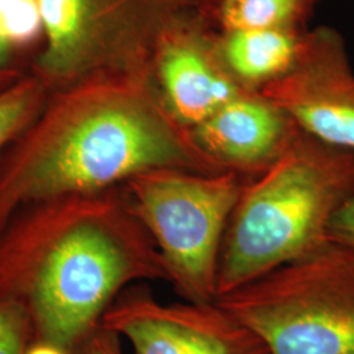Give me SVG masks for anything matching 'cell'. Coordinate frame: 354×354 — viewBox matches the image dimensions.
<instances>
[{
	"mask_svg": "<svg viewBox=\"0 0 354 354\" xmlns=\"http://www.w3.org/2000/svg\"><path fill=\"white\" fill-rule=\"evenodd\" d=\"M45 39L39 0H0V93L35 75Z\"/></svg>",
	"mask_w": 354,
	"mask_h": 354,
	"instance_id": "obj_12",
	"label": "cell"
},
{
	"mask_svg": "<svg viewBox=\"0 0 354 354\" xmlns=\"http://www.w3.org/2000/svg\"><path fill=\"white\" fill-rule=\"evenodd\" d=\"M251 178L158 168L124 184L162 256L168 283L187 302L218 297V268L230 218Z\"/></svg>",
	"mask_w": 354,
	"mask_h": 354,
	"instance_id": "obj_5",
	"label": "cell"
},
{
	"mask_svg": "<svg viewBox=\"0 0 354 354\" xmlns=\"http://www.w3.org/2000/svg\"><path fill=\"white\" fill-rule=\"evenodd\" d=\"M298 129L277 104L244 91L188 131L216 172L253 178L279 159Z\"/></svg>",
	"mask_w": 354,
	"mask_h": 354,
	"instance_id": "obj_10",
	"label": "cell"
},
{
	"mask_svg": "<svg viewBox=\"0 0 354 354\" xmlns=\"http://www.w3.org/2000/svg\"><path fill=\"white\" fill-rule=\"evenodd\" d=\"M215 302L270 354H354V256L332 243Z\"/></svg>",
	"mask_w": 354,
	"mask_h": 354,
	"instance_id": "obj_4",
	"label": "cell"
},
{
	"mask_svg": "<svg viewBox=\"0 0 354 354\" xmlns=\"http://www.w3.org/2000/svg\"><path fill=\"white\" fill-rule=\"evenodd\" d=\"M102 324L134 354H270L266 342L216 302L165 304L145 285L121 291Z\"/></svg>",
	"mask_w": 354,
	"mask_h": 354,
	"instance_id": "obj_7",
	"label": "cell"
},
{
	"mask_svg": "<svg viewBox=\"0 0 354 354\" xmlns=\"http://www.w3.org/2000/svg\"><path fill=\"white\" fill-rule=\"evenodd\" d=\"M150 79L167 111L185 129L247 91L228 73L216 48V32L197 4L180 13L160 35Z\"/></svg>",
	"mask_w": 354,
	"mask_h": 354,
	"instance_id": "obj_9",
	"label": "cell"
},
{
	"mask_svg": "<svg viewBox=\"0 0 354 354\" xmlns=\"http://www.w3.org/2000/svg\"><path fill=\"white\" fill-rule=\"evenodd\" d=\"M353 196L354 151L298 129L241 192L222 244L218 297L326 248L333 215Z\"/></svg>",
	"mask_w": 354,
	"mask_h": 354,
	"instance_id": "obj_3",
	"label": "cell"
},
{
	"mask_svg": "<svg viewBox=\"0 0 354 354\" xmlns=\"http://www.w3.org/2000/svg\"><path fill=\"white\" fill-rule=\"evenodd\" d=\"M307 29L268 28L216 32V48L228 73L241 87L260 92L285 75L295 64Z\"/></svg>",
	"mask_w": 354,
	"mask_h": 354,
	"instance_id": "obj_11",
	"label": "cell"
},
{
	"mask_svg": "<svg viewBox=\"0 0 354 354\" xmlns=\"http://www.w3.org/2000/svg\"><path fill=\"white\" fill-rule=\"evenodd\" d=\"M260 93L306 133L354 151V70L336 29H307L295 64Z\"/></svg>",
	"mask_w": 354,
	"mask_h": 354,
	"instance_id": "obj_8",
	"label": "cell"
},
{
	"mask_svg": "<svg viewBox=\"0 0 354 354\" xmlns=\"http://www.w3.org/2000/svg\"><path fill=\"white\" fill-rule=\"evenodd\" d=\"M319 0H198L197 10L215 32L307 29Z\"/></svg>",
	"mask_w": 354,
	"mask_h": 354,
	"instance_id": "obj_13",
	"label": "cell"
},
{
	"mask_svg": "<svg viewBox=\"0 0 354 354\" xmlns=\"http://www.w3.org/2000/svg\"><path fill=\"white\" fill-rule=\"evenodd\" d=\"M140 281L168 276L124 184L28 203L0 230V302L26 310L35 342L73 349Z\"/></svg>",
	"mask_w": 354,
	"mask_h": 354,
	"instance_id": "obj_1",
	"label": "cell"
},
{
	"mask_svg": "<svg viewBox=\"0 0 354 354\" xmlns=\"http://www.w3.org/2000/svg\"><path fill=\"white\" fill-rule=\"evenodd\" d=\"M39 3L46 39L35 75L55 91L99 79H150L160 35L197 0Z\"/></svg>",
	"mask_w": 354,
	"mask_h": 354,
	"instance_id": "obj_6",
	"label": "cell"
},
{
	"mask_svg": "<svg viewBox=\"0 0 354 354\" xmlns=\"http://www.w3.org/2000/svg\"><path fill=\"white\" fill-rule=\"evenodd\" d=\"M120 335L99 323L70 349V354H122Z\"/></svg>",
	"mask_w": 354,
	"mask_h": 354,
	"instance_id": "obj_16",
	"label": "cell"
},
{
	"mask_svg": "<svg viewBox=\"0 0 354 354\" xmlns=\"http://www.w3.org/2000/svg\"><path fill=\"white\" fill-rule=\"evenodd\" d=\"M49 95L50 89L36 75L0 93V153L37 117Z\"/></svg>",
	"mask_w": 354,
	"mask_h": 354,
	"instance_id": "obj_14",
	"label": "cell"
},
{
	"mask_svg": "<svg viewBox=\"0 0 354 354\" xmlns=\"http://www.w3.org/2000/svg\"><path fill=\"white\" fill-rule=\"evenodd\" d=\"M329 241L354 256V196L333 215L328 227Z\"/></svg>",
	"mask_w": 354,
	"mask_h": 354,
	"instance_id": "obj_17",
	"label": "cell"
},
{
	"mask_svg": "<svg viewBox=\"0 0 354 354\" xmlns=\"http://www.w3.org/2000/svg\"><path fill=\"white\" fill-rule=\"evenodd\" d=\"M158 168L219 174L150 79L50 91L37 117L0 153V230L28 203L112 189Z\"/></svg>",
	"mask_w": 354,
	"mask_h": 354,
	"instance_id": "obj_2",
	"label": "cell"
},
{
	"mask_svg": "<svg viewBox=\"0 0 354 354\" xmlns=\"http://www.w3.org/2000/svg\"><path fill=\"white\" fill-rule=\"evenodd\" d=\"M35 342L26 310L13 302H0V354H26Z\"/></svg>",
	"mask_w": 354,
	"mask_h": 354,
	"instance_id": "obj_15",
	"label": "cell"
},
{
	"mask_svg": "<svg viewBox=\"0 0 354 354\" xmlns=\"http://www.w3.org/2000/svg\"><path fill=\"white\" fill-rule=\"evenodd\" d=\"M26 354H70V351L49 342H33Z\"/></svg>",
	"mask_w": 354,
	"mask_h": 354,
	"instance_id": "obj_18",
	"label": "cell"
}]
</instances>
